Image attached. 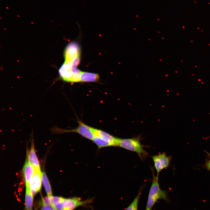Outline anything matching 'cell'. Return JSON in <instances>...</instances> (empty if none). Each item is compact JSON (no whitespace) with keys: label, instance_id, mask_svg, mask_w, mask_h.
<instances>
[{"label":"cell","instance_id":"1","mask_svg":"<svg viewBox=\"0 0 210 210\" xmlns=\"http://www.w3.org/2000/svg\"><path fill=\"white\" fill-rule=\"evenodd\" d=\"M153 179L149 190L146 209L151 210L156 202L159 199L167 201V195L165 191L162 190L158 182V178L155 176L154 172L152 169Z\"/></svg>","mask_w":210,"mask_h":210},{"label":"cell","instance_id":"2","mask_svg":"<svg viewBox=\"0 0 210 210\" xmlns=\"http://www.w3.org/2000/svg\"><path fill=\"white\" fill-rule=\"evenodd\" d=\"M119 146L136 152L142 160H144L148 155L144 149L145 146L141 144L140 138L139 137L132 138L120 139Z\"/></svg>","mask_w":210,"mask_h":210},{"label":"cell","instance_id":"3","mask_svg":"<svg viewBox=\"0 0 210 210\" xmlns=\"http://www.w3.org/2000/svg\"><path fill=\"white\" fill-rule=\"evenodd\" d=\"M81 72L78 69L64 62L59 71L60 77L63 81L72 83L79 82Z\"/></svg>","mask_w":210,"mask_h":210},{"label":"cell","instance_id":"4","mask_svg":"<svg viewBox=\"0 0 210 210\" xmlns=\"http://www.w3.org/2000/svg\"><path fill=\"white\" fill-rule=\"evenodd\" d=\"M155 167L157 171V177H159L160 172L170 165L172 157L168 156L165 152L159 153L152 157Z\"/></svg>","mask_w":210,"mask_h":210},{"label":"cell","instance_id":"5","mask_svg":"<svg viewBox=\"0 0 210 210\" xmlns=\"http://www.w3.org/2000/svg\"><path fill=\"white\" fill-rule=\"evenodd\" d=\"M79 125L76 128L70 130H63L62 132H75L77 133L83 137L92 140L94 136L93 128L89 126L81 121L78 122Z\"/></svg>","mask_w":210,"mask_h":210},{"label":"cell","instance_id":"6","mask_svg":"<svg viewBox=\"0 0 210 210\" xmlns=\"http://www.w3.org/2000/svg\"><path fill=\"white\" fill-rule=\"evenodd\" d=\"M80 48L76 42L70 43L66 47L64 53L65 63H69L76 58L80 57Z\"/></svg>","mask_w":210,"mask_h":210},{"label":"cell","instance_id":"7","mask_svg":"<svg viewBox=\"0 0 210 210\" xmlns=\"http://www.w3.org/2000/svg\"><path fill=\"white\" fill-rule=\"evenodd\" d=\"M92 201V199L82 200L78 197L64 198L63 202L64 210H74L77 207L91 203Z\"/></svg>","mask_w":210,"mask_h":210},{"label":"cell","instance_id":"8","mask_svg":"<svg viewBox=\"0 0 210 210\" xmlns=\"http://www.w3.org/2000/svg\"><path fill=\"white\" fill-rule=\"evenodd\" d=\"M41 170L34 169V173L31 179L29 185L33 195L41 190L42 185Z\"/></svg>","mask_w":210,"mask_h":210},{"label":"cell","instance_id":"9","mask_svg":"<svg viewBox=\"0 0 210 210\" xmlns=\"http://www.w3.org/2000/svg\"><path fill=\"white\" fill-rule=\"evenodd\" d=\"M94 136H97L109 143L112 146H119L120 138L115 137L101 130L93 128Z\"/></svg>","mask_w":210,"mask_h":210},{"label":"cell","instance_id":"10","mask_svg":"<svg viewBox=\"0 0 210 210\" xmlns=\"http://www.w3.org/2000/svg\"><path fill=\"white\" fill-rule=\"evenodd\" d=\"M24 178L26 186L29 185V182L34 172V169L29 163L27 159L22 169Z\"/></svg>","mask_w":210,"mask_h":210},{"label":"cell","instance_id":"11","mask_svg":"<svg viewBox=\"0 0 210 210\" xmlns=\"http://www.w3.org/2000/svg\"><path fill=\"white\" fill-rule=\"evenodd\" d=\"M27 159L34 169L40 170L39 162L35 153L33 143L28 153Z\"/></svg>","mask_w":210,"mask_h":210},{"label":"cell","instance_id":"12","mask_svg":"<svg viewBox=\"0 0 210 210\" xmlns=\"http://www.w3.org/2000/svg\"><path fill=\"white\" fill-rule=\"evenodd\" d=\"M99 75L97 74L86 72H81L79 82H95L99 79Z\"/></svg>","mask_w":210,"mask_h":210},{"label":"cell","instance_id":"13","mask_svg":"<svg viewBox=\"0 0 210 210\" xmlns=\"http://www.w3.org/2000/svg\"><path fill=\"white\" fill-rule=\"evenodd\" d=\"M25 206L26 210H32L33 203V195L29 185L26 186Z\"/></svg>","mask_w":210,"mask_h":210},{"label":"cell","instance_id":"14","mask_svg":"<svg viewBox=\"0 0 210 210\" xmlns=\"http://www.w3.org/2000/svg\"><path fill=\"white\" fill-rule=\"evenodd\" d=\"M42 182L47 196H52V193L51 186L47 177L44 172L41 173Z\"/></svg>","mask_w":210,"mask_h":210},{"label":"cell","instance_id":"15","mask_svg":"<svg viewBox=\"0 0 210 210\" xmlns=\"http://www.w3.org/2000/svg\"><path fill=\"white\" fill-rule=\"evenodd\" d=\"M92 140L97 145L99 149L104 147L112 146L109 143L97 136H94Z\"/></svg>","mask_w":210,"mask_h":210},{"label":"cell","instance_id":"16","mask_svg":"<svg viewBox=\"0 0 210 210\" xmlns=\"http://www.w3.org/2000/svg\"><path fill=\"white\" fill-rule=\"evenodd\" d=\"M141 193H139L125 210H138V204Z\"/></svg>","mask_w":210,"mask_h":210},{"label":"cell","instance_id":"17","mask_svg":"<svg viewBox=\"0 0 210 210\" xmlns=\"http://www.w3.org/2000/svg\"><path fill=\"white\" fill-rule=\"evenodd\" d=\"M40 204L42 206L51 205L50 197L47 196L41 201Z\"/></svg>","mask_w":210,"mask_h":210},{"label":"cell","instance_id":"18","mask_svg":"<svg viewBox=\"0 0 210 210\" xmlns=\"http://www.w3.org/2000/svg\"><path fill=\"white\" fill-rule=\"evenodd\" d=\"M40 210H57L52 206L47 205L42 206Z\"/></svg>","mask_w":210,"mask_h":210},{"label":"cell","instance_id":"19","mask_svg":"<svg viewBox=\"0 0 210 210\" xmlns=\"http://www.w3.org/2000/svg\"><path fill=\"white\" fill-rule=\"evenodd\" d=\"M205 165L206 168L209 170L210 171V158L207 160L206 162Z\"/></svg>","mask_w":210,"mask_h":210},{"label":"cell","instance_id":"20","mask_svg":"<svg viewBox=\"0 0 210 210\" xmlns=\"http://www.w3.org/2000/svg\"><path fill=\"white\" fill-rule=\"evenodd\" d=\"M6 8L7 9H9V8H8V7H6Z\"/></svg>","mask_w":210,"mask_h":210},{"label":"cell","instance_id":"21","mask_svg":"<svg viewBox=\"0 0 210 210\" xmlns=\"http://www.w3.org/2000/svg\"><path fill=\"white\" fill-rule=\"evenodd\" d=\"M146 210H147V209H146Z\"/></svg>","mask_w":210,"mask_h":210},{"label":"cell","instance_id":"22","mask_svg":"<svg viewBox=\"0 0 210 210\" xmlns=\"http://www.w3.org/2000/svg\"></svg>","mask_w":210,"mask_h":210}]
</instances>
